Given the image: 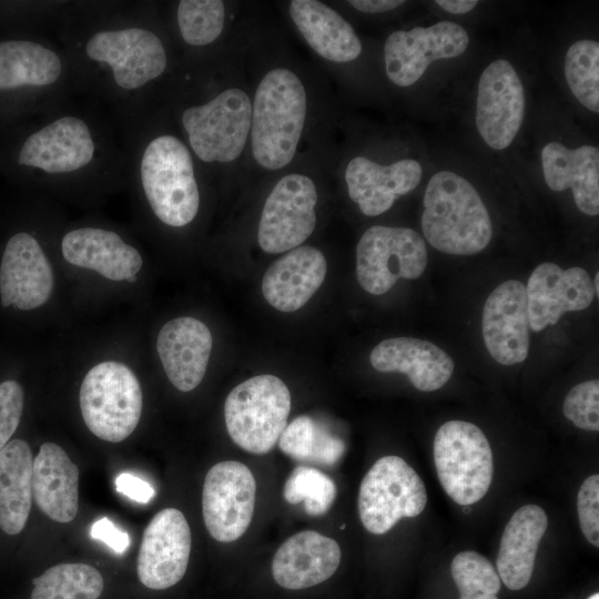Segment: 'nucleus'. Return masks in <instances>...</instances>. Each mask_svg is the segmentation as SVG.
<instances>
[{"label":"nucleus","mask_w":599,"mask_h":599,"mask_svg":"<svg viewBox=\"0 0 599 599\" xmlns=\"http://www.w3.org/2000/svg\"><path fill=\"white\" fill-rule=\"evenodd\" d=\"M424 238L413 229L374 225L356 246V276L367 293L382 295L399 278L416 280L427 266Z\"/></svg>","instance_id":"nucleus-11"},{"label":"nucleus","mask_w":599,"mask_h":599,"mask_svg":"<svg viewBox=\"0 0 599 599\" xmlns=\"http://www.w3.org/2000/svg\"><path fill=\"white\" fill-rule=\"evenodd\" d=\"M54 37L78 93L113 116L156 105L172 57L156 6L145 1H69Z\"/></svg>","instance_id":"nucleus-1"},{"label":"nucleus","mask_w":599,"mask_h":599,"mask_svg":"<svg viewBox=\"0 0 599 599\" xmlns=\"http://www.w3.org/2000/svg\"><path fill=\"white\" fill-rule=\"evenodd\" d=\"M291 394L274 375L251 377L227 395L224 418L231 439L255 455L268 453L287 425Z\"/></svg>","instance_id":"nucleus-7"},{"label":"nucleus","mask_w":599,"mask_h":599,"mask_svg":"<svg viewBox=\"0 0 599 599\" xmlns=\"http://www.w3.org/2000/svg\"><path fill=\"white\" fill-rule=\"evenodd\" d=\"M372 366L382 373H402L422 392L443 387L454 373V361L435 344L413 337L382 341L372 351Z\"/></svg>","instance_id":"nucleus-25"},{"label":"nucleus","mask_w":599,"mask_h":599,"mask_svg":"<svg viewBox=\"0 0 599 599\" xmlns=\"http://www.w3.org/2000/svg\"><path fill=\"white\" fill-rule=\"evenodd\" d=\"M256 481L251 469L236 460L211 467L202 493V514L209 534L232 542L247 530L254 514Z\"/></svg>","instance_id":"nucleus-13"},{"label":"nucleus","mask_w":599,"mask_h":599,"mask_svg":"<svg viewBox=\"0 0 599 599\" xmlns=\"http://www.w3.org/2000/svg\"><path fill=\"white\" fill-rule=\"evenodd\" d=\"M290 16L307 44L331 62L346 63L363 50L354 28L338 12L317 0H292Z\"/></svg>","instance_id":"nucleus-29"},{"label":"nucleus","mask_w":599,"mask_h":599,"mask_svg":"<svg viewBox=\"0 0 599 599\" xmlns=\"http://www.w3.org/2000/svg\"><path fill=\"white\" fill-rule=\"evenodd\" d=\"M344 176L348 195L361 212L377 216L388 211L399 196L416 189L423 169L413 159L383 165L366 156H355L346 165Z\"/></svg>","instance_id":"nucleus-21"},{"label":"nucleus","mask_w":599,"mask_h":599,"mask_svg":"<svg viewBox=\"0 0 599 599\" xmlns=\"http://www.w3.org/2000/svg\"><path fill=\"white\" fill-rule=\"evenodd\" d=\"M348 3L364 13H382L392 11L404 3L400 0H351Z\"/></svg>","instance_id":"nucleus-42"},{"label":"nucleus","mask_w":599,"mask_h":599,"mask_svg":"<svg viewBox=\"0 0 599 599\" xmlns=\"http://www.w3.org/2000/svg\"><path fill=\"white\" fill-rule=\"evenodd\" d=\"M588 599H599V593L595 592Z\"/></svg>","instance_id":"nucleus-46"},{"label":"nucleus","mask_w":599,"mask_h":599,"mask_svg":"<svg viewBox=\"0 0 599 599\" xmlns=\"http://www.w3.org/2000/svg\"><path fill=\"white\" fill-rule=\"evenodd\" d=\"M79 469L57 444L44 443L32 466V496L43 514L70 522L78 512Z\"/></svg>","instance_id":"nucleus-28"},{"label":"nucleus","mask_w":599,"mask_h":599,"mask_svg":"<svg viewBox=\"0 0 599 599\" xmlns=\"http://www.w3.org/2000/svg\"><path fill=\"white\" fill-rule=\"evenodd\" d=\"M190 526L179 509L165 508L146 526L136 560V572L143 586L163 590L176 585L185 575L191 554Z\"/></svg>","instance_id":"nucleus-16"},{"label":"nucleus","mask_w":599,"mask_h":599,"mask_svg":"<svg viewBox=\"0 0 599 599\" xmlns=\"http://www.w3.org/2000/svg\"><path fill=\"white\" fill-rule=\"evenodd\" d=\"M565 77L573 97L589 111L599 112V43L573 42L565 57Z\"/></svg>","instance_id":"nucleus-34"},{"label":"nucleus","mask_w":599,"mask_h":599,"mask_svg":"<svg viewBox=\"0 0 599 599\" xmlns=\"http://www.w3.org/2000/svg\"><path fill=\"white\" fill-rule=\"evenodd\" d=\"M307 115V93L298 75L274 68L261 79L252 102L251 150L256 163L277 171L296 154Z\"/></svg>","instance_id":"nucleus-4"},{"label":"nucleus","mask_w":599,"mask_h":599,"mask_svg":"<svg viewBox=\"0 0 599 599\" xmlns=\"http://www.w3.org/2000/svg\"><path fill=\"white\" fill-rule=\"evenodd\" d=\"M23 412V389L16 380L0 384V450L20 424Z\"/></svg>","instance_id":"nucleus-39"},{"label":"nucleus","mask_w":599,"mask_h":599,"mask_svg":"<svg viewBox=\"0 0 599 599\" xmlns=\"http://www.w3.org/2000/svg\"><path fill=\"white\" fill-rule=\"evenodd\" d=\"M526 98L520 77L505 59L489 63L478 81L476 126L485 143L494 150L508 148L517 136L525 116Z\"/></svg>","instance_id":"nucleus-15"},{"label":"nucleus","mask_w":599,"mask_h":599,"mask_svg":"<svg viewBox=\"0 0 599 599\" xmlns=\"http://www.w3.org/2000/svg\"><path fill=\"white\" fill-rule=\"evenodd\" d=\"M213 339L209 327L191 316L165 323L156 338V349L172 385L190 392L202 382L209 364Z\"/></svg>","instance_id":"nucleus-22"},{"label":"nucleus","mask_w":599,"mask_h":599,"mask_svg":"<svg viewBox=\"0 0 599 599\" xmlns=\"http://www.w3.org/2000/svg\"><path fill=\"white\" fill-rule=\"evenodd\" d=\"M126 281L130 283H134L136 281V276L135 275L130 276Z\"/></svg>","instance_id":"nucleus-45"},{"label":"nucleus","mask_w":599,"mask_h":599,"mask_svg":"<svg viewBox=\"0 0 599 599\" xmlns=\"http://www.w3.org/2000/svg\"><path fill=\"white\" fill-rule=\"evenodd\" d=\"M167 92V91H164ZM172 93L170 106H161L176 121L181 136L195 160L203 165L227 164L244 151L251 132L252 101L236 87L215 92L209 98Z\"/></svg>","instance_id":"nucleus-3"},{"label":"nucleus","mask_w":599,"mask_h":599,"mask_svg":"<svg viewBox=\"0 0 599 599\" xmlns=\"http://www.w3.org/2000/svg\"><path fill=\"white\" fill-rule=\"evenodd\" d=\"M12 158L20 174L50 192L95 195L126 185L113 115L80 94L34 114Z\"/></svg>","instance_id":"nucleus-2"},{"label":"nucleus","mask_w":599,"mask_h":599,"mask_svg":"<svg viewBox=\"0 0 599 599\" xmlns=\"http://www.w3.org/2000/svg\"><path fill=\"white\" fill-rule=\"evenodd\" d=\"M341 556V548L334 539L314 530H304L280 546L272 560V575L285 589L311 588L335 573Z\"/></svg>","instance_id":"nucleus-23"},{"label":"nucleus","mask_w":599,"mask_h":599,"mask_svg":"<svg viewBox=\"0 0 599 599\" xmlns=\"http://www.w3.org/2000/svg\"><path fill=\"white\" fill-rule=\"evenodd\" d=\"M541 166L546 184L552 191L571 189L577 207L587 215L599 214V149L581 145L569 149L560 142H549L541 150Z\"/></svg>","instance_id":"nucleus-26"},{"label":"nucleus","mask_w":599,"mask_h":599,"mask_svg":"<svg viewBox=\"0 0 599 599\" xmlns=\"http://www.w3.org/2000/svg\"><path fill=\"white\" fill-rule=\"evenodd\" d=\"M33 458L22 439L9 441L0 450V528L17 535L31 510Z\"/></svg>","instance_id":"nucleus-30"},{"label":"nucleus","mask_w":599,"mask_h":599,"mask_svg":"<svg viewBox=\"0 0 599 599\" xmlns=\"http://www.w3.org/2000/svg\"><path fill=\"white\" fill-rule=\"evenodd\" d=\"M592 285L595 290V295L598 296L599 294V273L595 275V278L592 280Z\"/></svg>","instance_id":"nucleus-44"},{"label":"nucleus","mask_w":599,"mask_h":599,"mask_svg":"<svg viewBox=\"0 0 599 599\" xmlns=\"http://www.w3.org/2000/svg\"><path fill=\"white\" fill-rule=\"evenodd\" d=\"M60 250L71 265L92 270L111 281H126L143 266L139 250L119 232L103 226L68 230L61 237Z\"/></svg>","instance_id":"nucleus-20"},{"label":"nucleus","mask_w":599,"mask_h":599,"mask_svg":"<svg viewBox=\"0 0 599 599\" xmlns=\"http://www.w3.org/2000/svg\"><path fill=\"white\" fill-rule=\"evenodd\" d=\"M547 526V514L532 504L520 507L507 522L496 566L500 580L508 589L520 590L530 581L537 550Z\"/></svg>","instance_id":"nucleus-27"},{"label":"nucleus","mask_w":599,"mask_h":599,"mask_svg":"<svg viewBox=\"0 0 599 599\" xmlns=\"http://www.w3.org/2000/svg\"><path fill=\"white\" fill-rule=\"evenodd\" d=\"M317 190L306 174L284 175L264 203L257 231L260 247L270 254L301 246L316 226Z\"/></svg>","instance_id":"nucleus-12"},{"label":"nucleus","mask_w":599,"mask_h":599,"mask_svg":"<svg viewBox=\"0 0 599 599\" xmlns=\"http://www.w3.org/2000/svg\"><path fill=\"white\" fill-rule=\"evenodd\" d=\"M481 331L497 363L510 366L527 358L531 328L526 286L520 281H505L491 292L484 305Z\"/></svg>","instance_id":"nucleus-18"},{"label":"nucleus","mask_w":599,"mask_h":599,"mask_svg":"<svg viewBox=\"0 0 599 599\" xmlns=\"http://www.w3.org/2000/svg\"><path fill=\"white\" fill-rule=\"evenodd\" d=\"M468 44L467 31L453 21L396 30L384 44L386 74L397 87H410L423 77L432 62L461 55Z\"/></svg>","instance_id":"nucleus-14"},{"label":"nucleus","mask_w":599,"mask_h":599,"mask_svg":"<svg viewBox=\"0 0 599 599\" xmlns=\"http://www.w3.org/2000/svg\"><path fill=\"white\" fill-rule=\"evenodd\" d=\"M0 94L19 95L32 115L79 94L55 37L0 40Z\"/></svg>","instance_id":"nucleus-6"},{"label":"nucleus","mask_w":599,"mask_h":599,"mask_svg":"<svg viewBox=\"0 0 599 599\" xmlns=\"http://www.w3.org/2000/svg\"><path fill=\"white\" fill-rule=\"evenodd\" d=\"M577 511L585 538L599 547V476L591 475L581 484L577 496Z\"/></svg>","instance_id":"nucleus-38"},{"label":"nucleus","mask_w":599,"mask_h":599,"mask_svg":"<svg viewBox=\"0 0 599 599\" xmlns=\"http://www.w3.org/2000/svg\"><path fill=\"white\" fill-rule=\"evenodd\" d=\"M422 229L436 250L454 255H473L488 246L493 224L478 191L464 176L439 171L424 193Z\"/></svg>","instance_id":"nucleus-5"},{"label":"nucleus","mask_w":599,"mask_h":599,"mask_svg":"<svg viewBox=\"0 0 599 599\" xmlns=\"http://www.w3.org/2000/svg\"><path fill=\"white\" fill-rule=\"evenodd\" d=\"M30 599H98L103 578L87 564H60L32 580Z\"/></svg>","instance_id":"nucleus-33"},{"label":"nucleus","mask_w":599,"mask_h":599,"mask_svg":"<svg viewBox=\"0 0 599 599\" xmlns=\"http://www.w3.org/2000/svg\"><path fill=\"white\" fill-rule=\"evenodd\" d=\"M91 536L103 541L116 554H123L130 546L128 532L119 529L109 518L97 520L91 527Z\"/></svg>","instance_id":"nucleus-40"},{"label":"nucleus","mask_w":599,"mask_h":599,"mask_svg":"<svg viewBox=\"0 0 599 599\" xmlns=\"http://www.w3.org/2000/svg\"><path fill=\"white\" fill-rule=\"evenodd\" d=\"M226 7L221 0H180L172 9V24L181 44L202 50L223 33Z\"/></svg>","instance_id":"nucleus-32"},{"label":"nucleus","mask_w":599,"mask_h":599,"mask_svg":"<svg viewBox=\"0 0 599 599\" xmlns=\"http://www.w3.org/2000/svg\"><path fill=\"white\" fill-rule=\"evenodd\" d=\"M450 570L459 599H498L501 580L483 555L471 550L461 551L453 558Z\"/></svg>","instance_id":"nucleus-35"},{"label":"nucleus","mask_w":599,"mask_h":599,"mask_svg":"<svg viewBox=\"0 0 599 599\" xmlns=\"http://www.w3.org/2000/svg\"><path fill=\"white\" fill-rule=\"evenodd\" d=\"M426 502L422 478L398 456L377 459L359 486V518L374 535L386 534L404 517L418 516Z\"/></svg>","instance_id":"nucleus-10"},{"label":"nucleus","mask_w":599,"mask_h":599,"mask_svg":"<svg viewBox=\"0 0 599 599\" xmlns=\"http://www.w3.org/2000/svg\"><path fill=\"white\" fill-rule=\"evenodd\" d=\"M53 286L52 267L40 241L26 231L11 235L0 264L1 305L34 309L50 298Z\"/></svg>","instance_id":"nucleus-17"},{"label":"nucleus","mask_w":599,"mask_h":599,"mask_svg":"<svg viewBox=\"0 0 599 599\" xmlns=\"http://www.w3.org/2000/svg\"><path fill=\"white\" fill-rule=\"evenodd\" d=\"M526 295L530 328L540 332L555 325L565 313L589 307L595 290L586 270L577 266L562 270L546 262L530 274Z\"/></svg>","instance_id":"nucleus-19"},{"label":"nucleus","mask_w":599,"mask_h":599,"mask_svg":"<svg viewBox=\"0 0 599 599\" xmlns=\"http://www.w3.org/2000/svg\"><path fill=\"white\" fill-rule=\"evenodd\" d=\"M564 414L580 429L599 430V380L582 382L570 389L564 400Z\"/></svg>","instance_id":"nucleus-37"},{"label":"nucleus","mask_w":599,"mask_h":599,"mask_svg":"<svg viewBox=\"0 0 599 599\" xmlns=\"http://www.w3.org/2000/svg\"><path fill=\"white\" fill-rule=\"evenodd\" d=\"M116 490L130 499L146 504L154 496L153 487L145 480L130 473H122L115 479Z\"/></svg>","instance_id":"nucleus-41"},{"label":"nucleus","mask_w":599,"mask_h":599,"mask_svg":"<svg viewBox=\"0 0 599 599\" xmlns=\"http://www.w3.org/2000/svg\"><path fill=\"white\" fill-rule=\"evenodd\" d=\"M283 496L292 505L304 502V509L309 516H321L332 507L336 498V485L323 471L298 466L285 481Z\"/></svg>","instance_id":"nucleus-36"},{"label":"nucleus","mask_w":599,"mask_h":599,"mask_svg":"<svg viewBox=\"0 0 599 599\" xmlns=\"http://www.w3.org/2000/svg\"><path fill=\"white\" fill-rule=\"evenodd\" d=\"M79 400L89 430L110 443L122 441L134 432L143 406L138 377L114 361L99 363L87 373Z\"/></svg>","instance_id":"nucleus-8"},{"label":"nucleus","mask_w":599,"mask_h":599,"mask_svg":"<svg viewBox=\"0 0 599 599\" xmlns=\"http://www.w3.org/2000/svg\"><path fill=\"white\" fill-rule=\"evenodd\" d=\"M434 463L446 494L458 505L470 506L488 491L494 475L490 445L473 423H444L434 438Z\"/></svg>","instance_id":"nucleus-9"},{"label":"nucleus","mask_w":599,"mask_h":599,"mask_svg":"<svg viewBox=\"0 0 599 599\" xmlns=\"http://www.w3.org/2000/svg\"><path fill=\"white\" fill-rule=\"evenodd\" d=\"M326 271V258L319 250L308 245L295 247L264 273L263 296L277 311L295 312L316 293Z\"/></svg>","instance_id":"nucleus-24"},{"label":"nucleus","mask_w":599,"mask_h":599,"mask_svg":"<svg viewBox=\"0 0 599 599\" xmlns=\"http://www.w3.org/2000/svg\"><path fill=\"white\" fill-rule=\"evenodd\" d=\"M277 443L288 457L324 466L335 465L345 453V444L339 437L306 415L287 424Z\"/></svg>","instance_id":"nucleus-31"},{"label":"nucleus","mask_w":599,"mask_h":599,"mask_svg":"<svg viewBox=\"0 0 599 599\" xmlns=\"http://www.w3.org/2000/svg\"><path fill=\"white\" fill-rule=\"evenodd\" d=\"M441 9L447 12L461 14L471 11L477 4L476 0H436Z\"/></svg>","instance_id":"nucleus-43"}]
</instances>
